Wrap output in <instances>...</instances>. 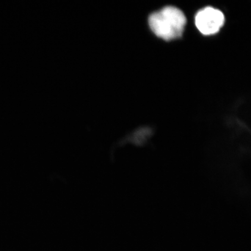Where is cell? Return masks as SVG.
Wrapping results in <instances>:
<instances>
[{"mask_svg":"<svg viewBox=\"0 0 251 251\" xmlns=\"http://www.w3.org/2000/svg\"><path fill=\"white\" fill-rule=\"evenodd\" d=\"M225 18L219 9L208 7L201 9L195 18L196 26L203 35L217 33L225 24Z\"/></svg>","mask_w":251,"mask_h":251,"instance_id":"obj_2","label":"cell"},{"mask_svg":"<svg viewBox=\"0 0 251 251\" xmlns=\"http://www.w3.org/2000/svg\"><path fill=\"white\" fill-rule=\"evenodd\" d=\"M150 29L155 35L165 41L179 38L186 25V18L180 9L168 6L150 14Z\"/></svg>","mask_w":251,"mask_h":251,"instance_id":"obj_1","label":"cell"}]
</instances>
